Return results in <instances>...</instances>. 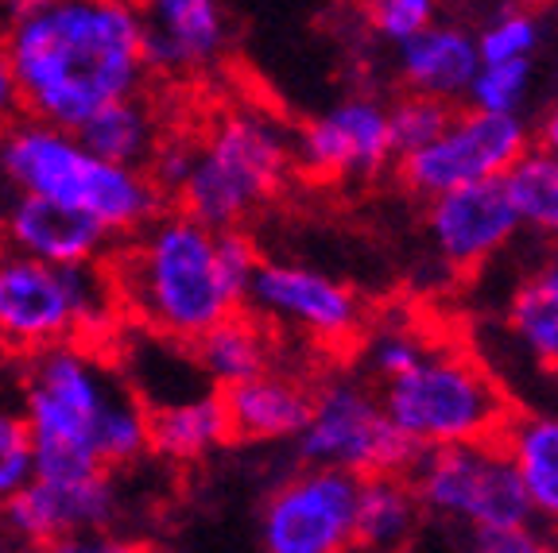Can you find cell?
Returning a JSON list of instances; mask_svg holds the SVG:
<instances>
[{
    "mask_svg": "<svg viewBox=\"0 0 558 553\" xmlns=\"http://www.w3.org/2000/svg\"><path fill=\"white\" fill-rule=\"evenodd\" d=\"M423 353H427V345L408 325H380L365 345V364L376 380L388 383L408 372V368H415L423 360Z\"/></svg>",
    "mask_w": 558,
    "mask_h": 553,
    "instance_id": "obj_31",
    "label": "cell"
},
{
    "mask_svg": "<svg viewBox=\"0 0 558 553\" xmlns=\"http://www.w3.org/2000/svg\"><path fill=\"white\" fill-rule=\"evenodd\" d=\"M244 306L260 321L288 325L314 341H330V345L357 337L365 325V306L357 291L306 263L260 260L248 279Z\"/></svg>",
    "mask_w": 558,
    "mask_h": 553,
    "instance_id": "obj_11",
    "label": "cell"
},
{
    "mask_svg": "<svg viewBox=\"0 0 558 553\" xmlns=\"http://www.w3.org/2000/svg\"><path fill=\"white\" fill-rule=\"evenodd\" d=\"M78 139L97 159L148 171L151 156L163 144V124H159L156 105L144 94H136V97H124V101L105 105L101 113L89 116L78 128Z\"/></svg>",
    "mask_w": 558,
    "mask_h": 553,
    "instance_id": "obj_23",
    "label": "cell"
},
{
    "mask_svg": "<svg viewBox=\"0 0 558 553\" xmlns=\"http://www.w3.org/2000/svg\"><path fill=\"white\" fill-rule=\"evenodd\" d=\"M124 388L129 383L82 341H62L24 356L20 415L32 433L35 480L70 484L105 472L94 438Z\"/></svg>",
    "mask_w": 558,
    "mask_h": 553,
    "instance_id": "obj_4",
    "label": "cell"
},
{
    "mask_svg": "<svg viewBox=\"0 0 558 553\" xmlns=\"http://www.w3.org/2000/svg\"><path fill=\"white\" fill-rule=\"evenodd\" d=\"M543 271H547L550 279H558V236H555V241H550V251H547V268H543Z\"/></svg>",
    "mask_w": 558,
    "mask_h": 553,
    "instance_id": "obj_38",
    "label": "cell"
},
{
    "mask_svg": "<svg viewBox=\"0 0 558 553\" xmlns=\"http://www.w3.org/2000/svg\"><path fill=\"white\" fill-rule=\"evenodd\" d=\"M256 244L241 229H206L167 209L113 251L121 314L156 337L194 345L202 333L244 310Z\"/></svg>",
    "mask_w": 558,
    "mask_h": 553,
    "instance_id": "obj_2",
    "label": "cell"
},
{
    "mask_svg": "<svg viewBox=\"0 0 558 553\" xmlns=\"http://www.w3.org/2000/svg\"><path fill=\"white\" fill-rule=\"evenodd\" d=\"M415 495L400 476H365L353 503V542L368 550H400L415 530Z\"/></svg>",
    "mask_w": 558,
    "mask_h": 553,
    "instance_id": "obj_24",
    "label": "cell"
},
{
    "mask_svg": "<svg viewBox=\"0 0 558 553\" xmlns=\"http://www.w3.org/2000/svg\"><path fill=\"white\" fill-rule=\"evenodd\" d=\"M539 39L543 32L532 9H497L473 35L481 62H532Z\"/></svg>",
    "mask_w": 558,
    "mask_h": 553,
    "instance_id": "obj_28",
    "label": "cell"
},
{
    "mask_svg": "<svg viewBox=\"0 0 558 553\" xmlns=\"http://www.w3.org/2000/svg\"><path fill=\"white\" fill-rule=\"evenodd\" d=\"M144 59L156 74H198L226 54L229 20L221 0H140Z\"/></svg>",
    "mask_w": 558,
    "mask_h": 553,
    "instance_id": "obj_17",
    "label": "cell"
},
{
    "mask_svg": "<svg viewBox=\"0 0 558 553\" xmlns=\"http://www.w3.org/2000/svg\"><path fill=\"white\" fill-rule=\"evenodd\" d=\"M306 468L365 476H400L418 450L384 415V403L353 376H333L311 395V418L295 438Z\"/></svg>",
    "mask_w": 558,
    "mask_h": 553,
    "instance_id": "obj_8",
    "label": "cell"
},
{
    "mask_svg": "<svg viewBox=\"0 0 558 553\" xmlns=\"http://www.w3.org/2000/svg\"><path fill=\"white\" fill-rule=\"evenodd\" d=\"M539 4H550V0H520V9H539Z\"/></svg>",
    "mask_w": 558,
    "mask_h": 553,
    "instance_id": "obj_39",
    "label": "cell"
},
{
    "mask_svg": "<svg viewBox=\"0 0 558 553\" xmlns=\"http://www.w3.org/2000/svg\"><path fill=\"white\" fill-rule=\"evenodd\" d=\"M16 116H24V109H20L16 74H12L9 47H4V32H0V128H9Z\"/></svg>",
    "mask_w": 558,
    "mask_h": 553,
    "instance_id": "obj_35",
    "label": "cell"
},
{
    "mask_svg": "<svg viewBox=\"0 0 558 553\" xmlns=\"http://www.w3.org/2000/svg\"><path fill=\"white\" fill-rule=\"evenodd\" d=\"M124 318L109 263L54 268L0 248V348L44 353L62 341L101 337Z\"/></svg>",
    "mask_w": 558,
    "mask_h": 553,
    "instance_id": "obj_6",
    "label": "cell"
},
{
    "mask_svg": "<svg viewBox=\"0 0 558 553\" xmlns=\"http://www.w3.org/2000/svg\"><path fill=\"white\" fill-rule=\"evenodd\" d=\"M295 159L314 174H376L396 159L388 136V109L368 97H349L314 116L295 139Z\"/></svg>",
    "mask_w": 558,
    "mask_h": 553,
    "instance_id": "obj_16",
    "label": "cell"
},
{
    "mask_svg": "<svg viewBox=\"0 0 558 553\" xmlns=\"http://www.w3.org/2000/svg\"><path fill=\"white\" fill-rule=\"evenodd\" d=\"M47 0H0V32L12 24H20L24 16H32L35 9H44Z\"/></svg>",
    "mask_w": 558,
    "mask_h": 553,
    "instance_id": "obj_36",
    "label": "cell"
},
{
    "mask_svg": "<svg viewBox=\"0 0 558 553\" xmlns=\"http://www.w3.org/2000/svg\"><path fill=\"white\" fill-rule=\"evenodd\" d=\"M396 553H418V550H415V545H400Z\"/></svg>",
    "mask_w": 558,
    "mask_h": 553,
    "instance_id": "obj_40",
    "label": "cell"
},
{
    "mask_svg": "<svg viewBox=\"0 0 558 553\" xmlns=\"http://www.w3.org/2000/svg\"><path fill=\"white\" fill-rule=\"evenodd\" d=\"M0 186L74 209L97 221L117 244L167 213L163 191L148 171L97 159L78 132L32 116H16L9 128H0Z\"/></svg>",
    "mask_w": 558,
    "mask_h": 553,
    "instance_id": "obj_3",
    "label": "cell"
},
{
    "mask_svg": "<svg viewBox=\"0 0 558 553\" xmlns=\"http://www.w3.org/2000/svg\"><path fill=\"white\" fill-rule=\"evenodd\" d=\"M229 441L221 391H194L148 407V453L167 460H198Z\"/></svg>",
    "mask_w": 558,
    "mask_h": 553,
    "instance_id": "obj_20",
    "label": "cell"
},
{
    "mask_svg": "<svg viewBox=\"0 0 558 553\" xmlns=\"http://www.w3.org/2000/svg\"><path fill=\"white\" fill-rule=\"evenodd\" d=\"M527 124L520 116H493L465 109L446 121V128L400 159V174L423 198H438L473 182H497L527 151Z\"/></svg>",
    "mask_w": 558,
    "mask_h": 553,
    "instance_id": "obj_10",
    "label": "cell"
},
{
    "mask_svg": "<svg viewBox=\"0 0 558 553\" xmlns=\"http://www.w3.org/2000/svg\"><path fill=\"white\" fill-rule=\"evenodd\" d=\"M35 480L32 433L9 398H0V503H9L16 492H24Z\"/></svg>",
    "mask_w": 558,
    "mask_h": 553,
    "instance_id": "obj_30",
    "label": "cell"
},
{
    "mask_svg": "<svg viewBox=\"0 0 558 553\" xmlns=\"http://www.w3.org/2000/svg\"><path fill=\"white\" fill-rule=\"evenodd\" d=\"M539 147L558 159V105H550L547 116L539 121Z\"/></svg>",
    "mask_w": 558,
    "mask_h": 553,
    "instance_id": "obj_37",
    "label": "cell"
},
{
    "mask_svg": "<svg viewBox=\"0 0 558 553\" xmlns=\"http://www.w3.org/2000/svg\"><path fill=\"white\" fill-rule=\"evenodd\" d=\"M20 553H148L144 545L132 542H105V538H59V542L24 545Z\"/></svg>",
    "mask_w": 558,
    "mask_h": 553,
    "instance_id": "obj_34",
    "label": "cell"
},
{
    "mask_svg": "<svg viewBox=\"0 0 558 553\" xmlns=\"http://www.w3.org/2000/svg\"><path fill=\"white\" fill-rule=\"evenodd\" d=\"M470 553H555L532 523L470 530Z\"/></svg>",
    "mask_w": 558,
    "mask_h": 553,
    "instance_id": "obj_33",
    "label": "cell"
},
{
    "mask_svg": "<svg viewBox=\"0 0 558 553\" xmlns=\"http://www.w3.org/2000/svg\"><path fill=\"white\" fill-rule=\"evenodd\" d=\"M4 47L24 116L66 132L105 105L144 94L151 74L132 0H47L4 27Z\"/></svg>",
    "mask_w": 558,
    "mask_h": 553,
    "instance_id": "obj_1",
    "label": "cell"
},
{
    "mask_svg": "<svg viewBox=\"0 0 558 553\" xmlns=\"http://www.w3.org/2000/svg\"><path fill=\"white\" fill-rule=\"evenodd\" d=\"M191 348H194V368L209 383H218L221 391L236 388L244 380H256V376L268 372L271 364L268 321H260L248 310H236L233 318L218 321Z\"/></svg>",
    "mask_w": 558,
    "mask_h": 553,
    "instance_id": "obj_22",
    "label": "cell"
},
{
    "mask_svg": "<svg viewBox=\"0 0 558 553\" xmlns=\"http://www.w3.org/2000/svg\"><path fill=\"white\" fill-rule=\"evenodd\" d=\"M453 116V109L446 101L423 94H408L403 101H396L388 109V136H392V151L396 156H411L418 147H427L438 132L446 128V121Z\"/></svg>",
    "mask_w": 558,
    "mask_h": 553,
    "instance_id": "obj_29",
    "label": "cell"
},
{
    "mask_svg": "<svg viewBox=\"0 0 558 553\" xmlns=\"http://www.w3.org/2000/svg\"><path fill=\"white\" fill-rule=\"evenodd\" d=\"M527 94H532V62H481L465 89V101L477 113L520 116Z\"/></svg>",
    "mask_w": 558,
    "mask_h": 553,
    "instance_id": "obj_27",
    "label": "cell"
},
{
    "mask_svg": "<svg viewBox=\"0 0 558 553\" xmlns=\"http://www.w3.org/2000/svg\"><path fill=\"white\" fill-rule=\"evenodd\" d=\"M295 163L288 128L264 109H229L191 144V167L174 191L179 213L206 229H241L268 198H276Z\"/></svg>",
    "mask_w": 558,
    "mask_h": 553,
    "instance_id": "obj_5",
    "label": "cell"
},
{
    "mask_svg": "<svg viewBox=\"0 0 558 553\" xmlns=\"http://www.w3.org/2000/svg\"><path fill=\"white\" fill-rule=\"evenodd\" d=\"M515 221L527 233L555 241L558 236V159L543 147H527L500 179Z\"/></svg>",
    "mask_w": 558,
    "mask_h": 553,
    "instance_id": "obj_25",
    "label": "cell"
},
{
    "mask_svg": "<svg viewBox=\"0 0 558 553\" xmlns=\"http://www.w3.org/2000/svg\"><path fill=\"white\" fill-rule=\"evenodd\" d=\"M229 438L236 441H295L311 418V391L288 376H256L221 391Z\"/></svg>",
    "mask_w": 558,
    "mask_h": 553,
    "instance_id": "obj_18",
    "label": "cell"
},
{
    "mask_svg": "<svg viewBox=\"0 0 558 553\" xmlns=\"http://www.w3.org/2000/svg\"><path fill=\"white\" fill-rule=\"evenodd\" d=\"M508 329L523 353L558 372V279H550L547 271L523 279L508 303Z\"/></svg>",
    "mask_w": 558,
    "mask_h": 553,
    "instance_id": "obj_26",
    "label": "cell"
},
{
    "mask_svg": "<svg viewBox=\"0 0 558 553\" xmlns=\"http://www.w3.org/2000/svg\"><path fill=\"white\" fill-rule=\"evenodd\" d=\"M0 248L54 268H74V263L113 260L117 241L74 209L32 194H12L9 206H0Z\"/></svg>",
    "mask_w": 558,
    "mask_h": 553,
    "instance_id": "obj_15",
    "label": "cell"
},
{
    "mask_svg": "<svg viewBox=\"0 0 558 553\" xmlns=\"http://www.w3.org/2000/svg\"><path fill=\"white\" fill-rule=\"evenodd\" d=\"M427 233L435 251L450 268H477L493 260L520 233L505 186L497 182H473L427 201Z\"/></svg>",
    "mask_w": 558,
    "mask_h": 553,
    "instance_id": "obj_14",
    "label": "cell"
},
{
    "mask_svg": "<svg viewBox=\"0 0 558 553\" xmlns=\"http://www.w3.org/2000/svg\"><path fill=\"white\" fill-rule=\"evenodd\" d=\"M384 415L423 450L497 441L508 422V398L470 356L427 348L415 368L384 383Z\"/></svg>",
    "mask_w": 558,
    "mask_h": 553,
    "instance_id": "obj_7",
    "label": "cell"
},
{
    "mask_svg": "<svg viewBox=\"0 0 558 553\" xmlns=\"http://www.w3.org/2000/svg\"><path fill=\"white\" fill-rule=\"evenodd\" d=\"M430 24H435V0H373L368 4V27L392 47H403Z\"/></svg>",
    "mask_w": 558,
    "mask_h": 553,
    "instance_id": "obj_32",
    "label": "cell"
},
{
    "mask_svg": "<svg viewBox=\"0 0 558 553\" xmlns=\"http://www.w3.org/2000/svg\"><path fill=\"white\" fill-rule=\"evenodd\" d=\"M357 476L306 468L279 488L264 507V553H345L353 545Z\"/></svg>",
    "mask_w": 558,
    "mask_h": 553,
    "instance_id": "obj_12",
    "label": "cell"
},
{
    "mask_svg": "<svg viewBox=\"0 0 558 553\" xmlns=\"http://www.w3.org/2000/svg\"><path fill=\"white\" fill-rule=\"evenodd\" d=\"M117 507L121 503H117L113 476L97 472L89 480H70V484L32 480L24 492L0 503V519H4V530L24 545H44L105 530L117 519Z\"/></svg>",
    "mask_w": 558,
    "mask_h": 553,
    "instance_id": "obj_13",
    "label": "cell"
},
{
    "mask_svg": "<svg viewBox=\"0 0 558 553\" xmlns=\"http://www.w3.org/2000/svg\"><path fill=\"white\" fill-rule=\"evenodd\" d=\"M408 488L435 519L462 527H512L532 523V503L500 441L423 450L408 468Z\"/></svg>",
    "mask_w": 558,
    "mask_h": 553,
    "instance_id": "obj_9",
    "label": "cell"
},
{
    "mask_svg": "<svg viewBox=\"0 0 558 553\" xmlns=\"http://www.w3.org/2000/svg\"><path fill=\"white\" fill-rule=\"evenodd\" d=\"M497 441L520 476L532 515L558 527V415L508 418Z\"/></svg>",
    "mask_w": 558,
    "mask_h": 553,
    "instance_id": "obj_21",
    "label": "cell"
},
{
    "mask_svg": "<svg viewBox=\"0 0 558 553\" xmlns=\"http://www.w3.org/2000/svg\"><path fill=\"white\" fill-rule=\"evenodd\" d=\"M396 51H400V74L411 94L435 97L446 105L462 101L481 66L473 32L458 24H430L427 32H418Z\"/></svg>",
    "mask_w": 558,
    "mask_h": 553,
    "instance_id": "obj_19",
    "label": "cell"
}]
</instances>
